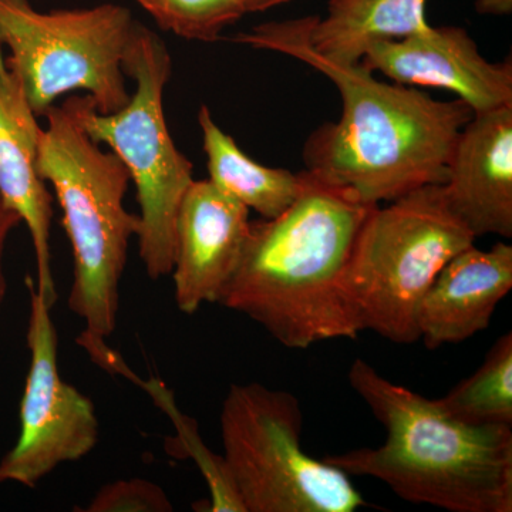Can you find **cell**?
Returning <instances> with one entry per match:
<instances>
[{
	"instance_id": "obj_1",
	"label": "cell",
	"mask_w": 512,
	"mask_h": 512,
	"mask_svg": "<svg viewBox=\"0 0 512 512\" xmlns=\"http://www.w3.org/2000/svg\"><path fill=\"white\" fill-rule=\"evenodd\" d=\"M312 19L262 23L234 37L309 64L339 90L342 116L306 140L305 171L375 205L446 183L458 134L473 110L460 99L439 101L414 87L383 83L362 63L320 56L308 42Z\"/></svg>"
},
{
	"instance_id": "obj_2",
	"label": "cell",
	"mask_w": 512,
	"mask_h": 512,
	"mask_svg": "<svg viewBox=\"0 0 512 512\" xmlns=\"http://www.w3.org/2000/svg\"><path fill=\"white\" fill-rule=\"evenodd\" d=\"M305 173L301 194L272 220L252 221L238 268L218 302L289 349L356 339L343 282L375 204Z\"/></svg>"
},
{
	"instance_id": "obj_3",
	"label": "cell",
	"mask_w": 512,
	"mask_h": 512,
	"mask_svg": "<svg viewBox=\"0 0 512 512\" xmlns=\"http://www.w3.org/2000/svg\"><path fill=\"white\" fill-rule=\"evenodd\" d=\"M348 380L383 424L386 441L323 460L348 476L383 481L409 503L450 512L512 511V426L461 423L360 357Z\"/></svg>"
},
{
	"instance_id": "obj_4",
	"label": "cell",
	"mask_w": 512,
	"mask_h": 512,
	"mask_svg": "<svg viewBox=\"0 0 512 512\" xmlns=\"http://www.w3.org/2000/svg\"><path fill=\"white\" fill-rule=\"evenodd\" d=\"M37 171L52 184L73 248L70 311L83 320L79 343H103L117 328L120 284L140 220L124 208L131 181L113 151H103L84 128L76 96L45 114Z\"/></svg>"
},
{
	"instance_id": "obj_5",
	"label": "cell",
	"mask_w": 512,
	"mask_h": 512,
	"mask_svg": "<svg viewBox=\"0 0 512 512\" xmlns=\"http://www.w3.org/2000/svg\"><path fill=\"white\" fill-rule=\"evenodd\" d=\"M476 237L448 205L441 184L376 205L357 238L343 298L357 332L399 345L420 340L417 311L440 269Z\"/></svg>"
},
{
	"instance_id": "obj_6",
	"label": "cell",
	"mask_w": 512,
	"mask_h": 512,
	"mask_svg": "<svg viewBox=\"0 0 512 512\" xmlns=\"http://www.w3.org/2000/svg\"><path fill=\"white\" fill-rule=\"evenodd\" d=\"M124 74L136 92L116 113L100 114L92 97L76 96L87 133L104 143L126 165L140 205L138 252L153 281L173 271L175 221L194 181L192 163L175 147L164 114V89L173 62L160 36L136 23L123 59Z\"/></svg>"
},
{
	"instance_id": "obj_7",
	"label": "cell",
	"mask_w": 512,
	"mask_h": 512,
	"mask_svg": "<svg viewBox=\"0 0 512 512\" xmlns=\"http://www.w3.org/2000/svg\"><path fill=\"white\" fill-rule=\"evenodd\" d=\"M221 437L244 512H355L367 501L350 476L302 448L301 403L261 383L231 384Z\"/></svg>"
},
{
	"instance_id": "obj_8",
	"label": "cell",
	"mask_w": 512,
	"mask_h": 512,
	"mask_svg": "<svg viewBox=\"0 0 512 512\" xmlns=\"http://www.w3.org/2000/svg\"><path fill=\"white\" fill-rule=\"evenodd\" d=\"M136 23L114 3L39 12L29 0H0V47H8L6 66L37 116L73 90L111 114L130 101L123 59Z\"/></svg>"
},
{
	"instance_id": "obj_9",
	"label": "cell",
	"mask_w": 512,
	"mask_h": 512,
	"mask_svg": "<svg viewBox=\"0 0 512 512\" xmlns=\"http://www.w3.org/2000/svg\"><path fill=\"white\" fill-rule=\"evenodd\" d=\"M30 295L28 346L30 367L20 402V434L0 460V484L36 487L60 464L82 460L99 443V419L89 397L60 376L57 332L35 279H26Z\"/></svg>"
},
{
	"instance_id": "obj_10",
	"label": "cell",
	"mask_w": 512,
	"mask_h": 512,
	"mask_svg": "<svg viewBox=\"0 0 512 512\" xmlns=\"http://www.w3.org/2000/svg\"><path fill=\"white\" fill-rule=\"evenodd\" d=\"M363 66L407 87L457 94L474 114L512 106V66L488 62L466 29L430 26L399 40L376 43Z\"/></svg>"
},
{
	"instance_id": "obj_11",
	"label": "cell",
	"mask_w": 512,
	"mask_h": 512,
	"mask_svg": "<svg viewBox=\"0 0 512 512\" xmlns=\"http://www.w3.org/2000/svg\"><path fill=\"white\" fill-rule=\"evenodd\" d=\"M251 222L248 208L210 180L192 181L178 208L171 271L175 303L185 315L218 302L244 254Z\"/></svg>"
},
{
	"instance_id": "obj_12",
	"label": "cell",
	"mask_w": 512,
	"mask_h": 512,
	"mask_svg": "<svg viewBox=\"0 0 512 512\" xmlns=\"http://www.w3.org/2000/svg\"><path fill=\"white\" fill-rule=\"evenodd\" d=\"M443 188L474 237H512V106L473 114L461 128Z\"/></svg>"
},
{
	"instance_id": "obj_13",
	"label": "cell",
	"mask_w": 512,
	"mask_h": 512,
	"mask_svg": "<svg viewBox=\"0 0 512 512\" xmlns=\"http://www.w3.org/2000/svg\"><path fill=\"white\" fill-rule=\"evenodd\" d=\"M43 128L0 47V195L25 222L35 249L36 291L47 305L57 299L52 268L53 201L37 171Z\"/></svg>"
},
{
	"instance_id": "obj_14",
	"label": "cell",
	"mask_w": 512,
	"mask_h": 512,
	"mask_svg": "<svg viewBox=\"0 0 512 512\" xmlns=\"http://www.w3.org/2000/svg\"><path fill=\"white\" fill-rule=\"evenodd\" d=\"M512 289V247L488 251L470 245L454 255L424 293L417 328L427 349L473 338L490 326L498 303Z\"/></svg>"
},
{
	"instance_id": "obj_15",
	"label": "cell",
	"mask_w": 512,
	"mask_h": 512,
	"mask_svg": "<svg viewBox=\"0 0 512 512\" xmlns=\"http://www.w3.org/2000/svg\"><path fill=\"white\" fill-rule=\"evenodd\" d=\"M426 6L427 0H329L325 18L313 16L309 46L326 59L360 63L376 43L429 29Z\"/></svg>"
},
{
	"instance_id": "obj_16",
	"label": "cell",
	"mask_w": 512,
	"mask_h": 512,
	"mask_svg": "<svg viewBox=\"0 0 512 512\" xmlns=\"http://www.w3.org/2000/svg\"><path fill=\"white\" fill-rule=\"evenodd\" d=\"M207 168L212 184L229 197L272 220L291 207L301 194L305 173L265 167L249 158L234 138L222 131L207 106L198 111Z\"/></svg>"
},
{
	"instance_id": "obj_17",
	"label": "cell",
	"mask_w": 512,
	"mask_h": 512,
	"mask_svg": "<svg viewBox=\"0 0 512 512\" xmlns=\"http://www.w3.org/2000/svg\"><path fill=\"white\" fill-rule=\"evenodd\" d=\"M436 402L447 416L461 423L512 426V333H505L491 346L474 375Z\"/></svg>"
},
{
	"instance_id": "obj_18",
	"label": "cell",
	"mask_w": 512,
	"mask_h": 512,
	"mask_svg": "<svg viewBox=\"0 0 512 512\" xmlns=\"http://www.w3.org/2000/svg\"><path fill=\"white\" fill-rule=\"evenodd\" d=\"M161 29L188 40L214 42L247 15L244 0H137Z\"/></svg>"
},
{
	"instance_id": "obj_19",
	"label": "cell",
	"mask_w": 512,
	"mask_h": 512,
	"mask_svg": "<svg viewBox=\"0 0 512 512\" xmlns=\"http://www.w3.org/2000/svg\"><path fill=\"white\" fill-rule=\"evenodd\" d=\"M170 498L151 481L120 480L106 484L87 505V512H171Z\"/></svg>"
},
{
	"instance_id": "obj_20",
	"label": "cell",
	"mask_w": 512,
	"mask_h": 512,
	"mask_svg": "<svg viewBox=\"0 0 512 512\" xmlns=\"http://www.w3.org/2000/svg\"><path fill=\"white\" fill-rule=\"evenodd\" d=\"M22 222L18 212L10 208L6 201L0 195V306L3 305L8 292V282H6L5 268H3V256H5L6 242L10 232L13 231Z\"/></svg>"
},
{
	"instance_id": "obj_21",
	"label": "cell",
	"mask_w": 512,
	"mask_h": 512,
	"mask_svg": "<svg viewBox=\"0 0 512 512\" xmlns=\"http://www.w3.org/2000/svg\"><path fill=\"white\" fill-rule=\"evenodd\" d=\"M474 8L481 16H508L512 13V0H474Z\"/></svg>"
},
{
	"instance_id": "obj_22",
	"label": "cell",
	"mask_w": 512,
	"mask_h": 512,
	"mask_svg": "<svg viewBox=\"0 0 512 512\" xmlns=\"http://www.w3.org/2000/svg\"><path fill=\"white\" fill-rule=\"evenodd\" d=\"M291 0H244L247 13L264 12V10L276 8V6L285 5Z\"/></svg>"
}]
</instances>
